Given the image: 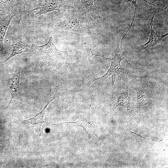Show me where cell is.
<instances>
[{
	"mask_svg": "<svg viewBox=\"0 0 168 168\" xmlns=\"http://www.w3.org/2000/svg\"><path fill=\"white\" fill-rule=\"evenodd\" d=\"M152 79L136 78L130 83L131 88L137 93V100L130 115L135 116L157 107L161 102L163 92L161 85Z\"/></svg>",
	"mask_w": 168,
	"mask_h": 168,
	"instance_id": "1",
	"label": "cell"
},
{
	"mask_svg": "<svg viewBox=\"0 0 168 168\" xmlns=\"http://www.w3.org/2000/svg\"><path fill=\"white\" fill-rule=\"evenodd\" d=\"M95 24L90 14L79 5L58 14L51 21L49 27L55 31L66 30L86 33L96 28Z\"/></svg>",
	"mask_w": 168,
	"mask_h": 168,
	"instance_id": "2",
	"label": "cell"
},
{
	"mask_svg": "<svg viewBox=\"0 0 168 168\" xmlns=\"http://www.w3.org/2000/svg\"><path fill=\"white\" fill-rule=\"evenodd\" d=\"M126 34L127 33H126L124 34L123 32L120 37L115 43L114 49V55L113 58H108L100 55L94 54V55L100 56L105 58L108 62H110L111 64L109 69L105 74L102 76L97 78H92L88 77V81L86 84L87 87H89L93 82L96 80H100L103 81L105 80L109 76L111 75V85L112 87L114 88L116 87L115 85V82L117 75L119 76L121 79H122L120 76V73L132 74L135 72L134 71L125 68L122 66L121 65V61L123 60H125L130 64L127 59V56L122 48V41Z\"/></svg>",
	"mask_w": 168,
	"mask_h": 168,
	"instance_id": "3",
	"label": "cell"
},
{
	"mask_svg": "<svg viewBox=\"0 0 168 168\" xmlns=\"http://www.w3.org/2000/svg\"><path fill=\"white\" fill-rule=\"evenodd\" d=\"M30 48L39 60L44 64L49 66H56L64 64L71 58L69 51L59 50L53 43L50 36L47 43L42 46L32 44Z\"/></svg>",
	"mask_w": 168,
	"mask_h": 168,
	"instance_id": "4",
	"label": "cell"
},
{
	"mask_svg": "<svg viewBox=\"0 0 168 168\" xmlns=\"http://www.w3.org/2000/svg\"><path fill=\"white\" fill-rule=\"evenodd\" d=\"M44 4L37 8L39 11L33 14L35 18L47 12L57 11H61L74 9L77 7L75 0H45Z\"/></svg>",
	"mask_w": 168,
	"mask_h": 168,
	"instance_id": "5",
	"label": "cell"
},
{
	"mask_svg": "<svg viewBox=\"0 0 168 168\" xmlns=\"http://www.w3.org/2000/svg\"><path fill=\"white\" fill-rule=\"evenodd\" d=\"M22 66L17 63L15 67V72L11 77L9 79L12 82L9 90L11 94V98L7 105L4 109L13 108L21 100L22 95L20 90V74Z\"/></svg>",
	"mask_w": 168,
	"mask_h": 168,
	"instance_id": "6",
	"label": "cell"
},
{
	"mask_svg": "<svg viewBox=\"0 0 168 168\" xmlns=\"http://www.w3.org/2000/svg\"><path fill=\"white\" fill-rule=\"evenodd\" d=\"M88 116L81 120L75 122H64L59 124H58L65 123H73L82 127L86 133L93 138H96L97 136V126L94 119L91 116L90 113V108Z\"/></svg>",
	"mask_w": 168,
	"mask_h": 168,
	"instance_id": "7",
	"label": "cell"
},
{
	"mask_svg": "<svg viewBox=\"0 0 168 168\" xmlns=\"http://www.w3.org/2000/svg\"><path fill=\"white\" fill-rule=\"evenodd\" d=\"M128 85L123 87L122 89H116L114 91L115 103L114 108L119 106H123L130 109L131 99L128 96Z\"/></svg>",
	"mask_w": 168,
	"mask_h": 168,
	"instance_id": "8",
	"label": "cell"
},
{
	"mask_svg": "<svg viewBox=\"0 0 168 168\" xmlns=\"http://www.w3.org/2000/svg\"><path fill=\"white\" fill-rule=\"evenodd\" d=\"M154 16L155 15H153L151 19V32L149 36V40L146 43L136 47L135 49L137 51L140 52L146 49L153 47L157 44L160 43L163 38L168 35V33H167L162 35H160L154 31L152 26Z\"/></svg>",
	"mask_w": 168,
	"mask_h": 168,
	"instance_id": "9",
	"label": "cell"
},
{
	"mask_svg": "<svg viewBox=\"0 0 168 168\" xmlns=\"http://www.w3.org/2000/svg\"><path fill=\"white\" fill-rule=\"evenodd\" d=\"M12 46L13 50L11 54L8 58L0 63L7 61L16 54H19L25 52H32L30 48V45L27 44L21 40L13 39Z\"/></svg>",
	"mask_w": 168,
	"mask_h": 168,
	"instance_id": "10",
	"label": "cell"
},
{
	"mask_svg": "<svg viewBox=\"0 0 168 168\" xmlns=\"http://www.w3.org/2000/svg\"><path fill=\"white\" fill-rule=\"evenodd\" d=\"M50 103L47 102L46 105L43 110L39 113L37 114L34 117L27 120H24V122L29 123L35 128L38 132L40 137L41 136V128L42 124L45 122L44 121V115L46 112V110Z\"/></svg>",
	"mask_w": 168,
	"mask_h": 168,
	"instance_id": "11",
	"label": "cell"
},
{
	"mask_svg": "<svg viewBox=\"0 0 168 168\" xmlns=\"http://www.w3.org/2000/svg\"><path fill=\"white\" fill-rule=\"evenodd\" d=\"M81 3L80 5L88 12L94 21L97 20L105 23L100 17L99 12L96 8L93 0H81Z\"/></svg>",
	"mask_w": 168,
	"mask_h": 168,
	"instance_id": "12",
	"label": "cell"
},
{
	"mask_svg": "<svg viewBox=\"0 0 168 168\" xmlns=\"http://www.w3.org/2000/svg\"><path fill=\"white\" fill-rule=\"evenodd\" d=\"M49 86L50 95L48 101L51 102L63 92L64 89L63 83L56 80L47 82Z\"/></svg>",
	"mask_w": 168,
	"mask_h": 168,
	"instance_id": "13",
	"label": "cell"
},
{
	"mask_svg": "<svg viewBox=\"0 0 168 168\" xmlns=\"http://www.w3.org/2000/svg\"><path fill=\"white\" fill-rule=\"evenodd\" d=\"M16 7L18 8L20 14L19 22L26 14V6L28 0H16Z\"/></svg>",
	"mask_w": 168,
	"mask_h": 168,
	"instance_id": "14",
	"label": "cell"
},
{
	"mask_svg": "<svg viewBox=\"0 0 168 168\" xmlns=\"http://www.w3.org/2000/svg\"><path fill=\"white\" fill-rule=\"evenodd\" d=\"M43 0H28L26 6V9H33L32 11L36 9L41 6Z\"/></svg>",
	"mask_w": 168,
	"mask_h": 168,
	"instance_id": "15",
	"label": "cell"
},
{
	"mask_svg": "<svg viewBox=\"0 0 168 168\" xmlns=\"http://www.w3.org/2000/svg\"><path fill=\"white\" fill-rule=\"evenodd\" d=\"M0 1L7 10H13L12 9L16 7V0H0Z\"/></svg>",
	"mask_w": 168,
	"mask_h": 168,
	"instance_id": "16",
	"label": "cell"
},
{
	"mask_svg": "<svg viewBox=\"0 0 168 168\" xmlns=\"http://www.w3.org/2000/svg\"><path fill=\"white\" fill-rule=\"evenodd\" d=\"M7 10L0 1V22L5 18V13Z\"/></svg>",
	"mask_w": 168,
	"mask_h": 168,
	"instance_id": "17",
	"label": "cell"
},
{
	"mask_svg": "<svg viewBox=\"0 0 168 168\" xmlns=\"http://www.w3.org/2000/svg\"><path fill=\"white\" fill-rule=\"evenodd\" d=\"M138 0H124V2H131L134 5V6H135V8L136 9L137 8H139L138 6L137 5V2L138 1ZM142 1L145 2H147L152 5L154 6H156V5H155L152 3H151L147 1L146 0H141Z\"/></svg>",
	"mask_w": 168,
	"mask_h": 168,
	"instance_id": "18",
	"label": "cell"
},
{
	"mask_svg": "<svg viewBox=\"0 0 168 168\" xmlns=\"http://www.w3.org/2000/svg\"><path fill=\"white\" fill-rule=\"evenodd\" d=\"M7 54V51L4 48L3 42L0 41V55Z\"/></svg>",
	"mask_w": 168,
	"mask_h": 168,
	"instance_id": "19",
	"label": "cell"
}]
</instances>
